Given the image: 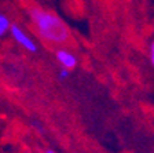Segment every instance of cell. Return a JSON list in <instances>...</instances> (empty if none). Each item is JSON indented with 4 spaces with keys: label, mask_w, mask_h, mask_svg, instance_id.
Segmentation results:
<instances>
[{
    "label": "cell",
    "mask_w": 154,
    "mask_h": 153,
    "mask_svg": "<svg viewBox=\"0 0 154 153\" xmlns=\"http://www.w3.org/2000/svg\"><path fill=\"white\" fill-rule=\"evenodd\" d=\"M69 75H70V70L66 69V68H62V69L58 72V77H59L61 80L67 79V77H69Z\"/></svg>",
    "instance_id": "5"
},
{
    "label": "cell",
    "mask_w": 154,
    "mask_h": 153,
    "mask_svg": "<svg viewBox=\"0 0 154 153\" xmlns=\"http://www.w3.org/2000/svg\"><path fill=\"white\" fill-rule=\"evenodd\" d=\"M44 153H55V150H54V149H51V148H47Z\"/></svg>",
    "instance_id": "7"
},
{
    "label": "cell",
    "mask_w": 154,
    "mask_h": 153,
    "mask_svg": "<svg viewBox=\"0 0 154 153\" xmlns=\"http://www.w3.org/2000/svg\"><path fill=\"white\" fill-rule=\"evenodd\" d=\"M55 57L62 66L69 70H73L77 66V57L67 48H58L57 53H55Z\"/></svg>",
    "instance_id": "3"
},
{
    "label": "cell",
    "mask_w": 154,
    "mask_h": 153,
    "mask_svg": "<svg viewBox=\"0 0 154 153\" xmlns=\"http://www.w3.org/2000/svg\"><path fill=\"white\" fill-rule=\"evenodd\" d=\"M8 32H10V35L13 36L14 40H15L22 48H25V50L29 51V53H37L38 47L35 43V40H33V39L18 25V24L11 22V26H10Z\"/></svg>",
    "instance_id": "2"
},
{
    "label": "cell",
    "mask_w": 154,
    "mask_h": 153,
    "mask_svg": "<svg viewBox=\"0 0 154 153\" xmlns=\"http://www.w3.org/2000/svg\"><path fill=\"white\" fill-rule=\"evenodd\" d=\"M149 58H150V62L153 65L154 64V44L153 43H150V46H149Z\"/></svg>",
    "instance_id": "6"
},
{
    "label": "cell",
    "mask_w": 154,
    "mask_h": 153,
    "mask_svg": "<svg viewBox=\"0 0 154 153\" xmlns=\"http://www.w3.org/2000/svg\"><path fill=\"white\" fill-rule=\"evenodd\" d=\"M28 11L33 28L43 42L52 46H65L70 42V29L61 17L38 6H30Z\"/></svg>",
    "instance_id": "1"
},
{
    "label": "cell",
    "mask_w": 154,
    "mask_h": 153,
    "mask_svg": "<svg viewBox=\"0 0 154 153\" xmlns=\"http://www.w3.org/2000/svg\"><path fill=\"white\" fill-rule=\"evenodd\" d=\"M10 26H11V21L6 14L0 13V37H3L8 33Z\"/></svg>",
    "instance_id": "4"
}]
</instances>
